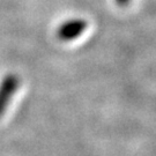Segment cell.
Listing matches in <instances>:
<instances>
[{"mask_svg":"<svg viewBox=\"0 0 156 156\" xmlns=\"http://www.w3.org/2000/svg\"><path fill=\"white\" fill-rule=\"evenodd\" d=\"M20 80L15 74L6 75L0 83V117L5 112L7 106L11 102L13 95L19 88Z\"/></svg>","mask_w":156,"mask_h":156,"instance_id":"obj_1","label":"cell"},{"mask_svg":"<svg viewBox=\"0 0 156 156\" xmlns=\"http://www.w3.org/2000/svg\"><path fill=\"white\" fill-rule=\"evenodd\" d=\"M87 28V22L82 19H72L64 22L58 28V37L62 41H72L79 37Z\"/></svg>","mask_w":156,"mask_h":156,"instance_id":"obj_2","label":"cell"},{"mask_svg":"<svg viewBox=\"0 0 156 156\" xmlns=\"http://www.w3.org/2000/svg\"><path fill=\"white\" fill-rule=\"evenodd\" d=\"M117 1V4L118 5H120V6H125L126 4H128V1L129 0H116Z\"/></svg>","mask_w":156,"mask_h":156,"instance_id":"obj_3","label":"cell"}]
</instances>
